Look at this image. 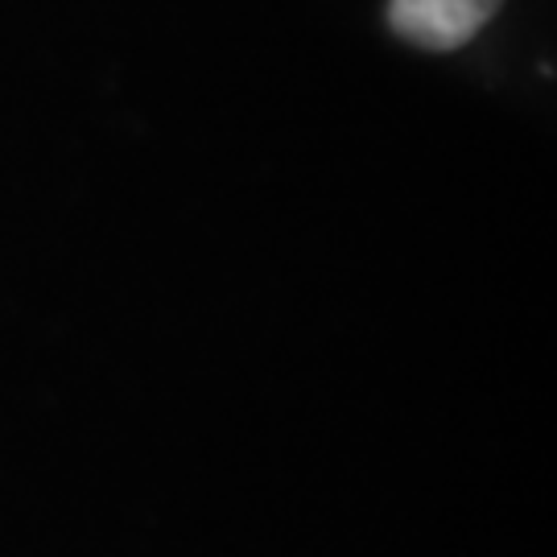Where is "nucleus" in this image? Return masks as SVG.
<instances>
[{"label": "nucleus", "instance_id": "nucleus-1", "mask_svg": "<svg viewBox=\"0 0 557 557\" xmlns=\"http://www.w3.org/2000/svg\"><path fill=\"white\" fill-rule=\"evenodd\" d=\"M496 9L499 0H388V25L421 50H458Z\"/></svg>", "mask_w": 557, "mask_h": 557}]
</instances>
